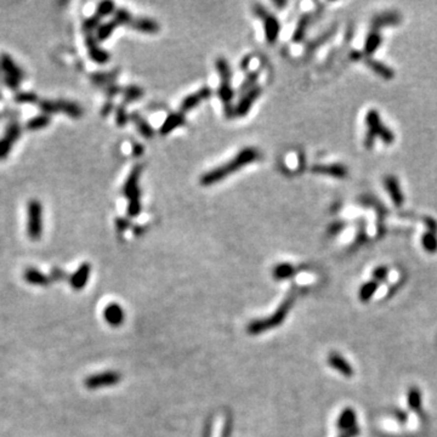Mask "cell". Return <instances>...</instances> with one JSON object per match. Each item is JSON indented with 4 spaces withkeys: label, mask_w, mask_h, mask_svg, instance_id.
Listing matches in <instances>:
<instances>
[{
    "label": "cell",
    "mask_w": 437,
    "mask_h": 437,
    "mask_svg": "<svg viewBox=\"0 0 437 437\" xmlns=\"http://www.w3.org/2000/svg\"><path fill=\"white\" fill-rule=\"evenodd\" d=\"M216 69H218V73L220 76V87H219V96L221 99L222 102L226 106L230 105L231 100L233 99V89L231 87V67H230L229 62L226 61V58H219L215 62Z\"/></svg>",
    "instance_id": "cell-6"
},
{
    "label": "cell",
    "mask_w": 437,
    "mask_h": 437,
    "mask_svg": "<svg viewBox=\"0 0 437 437\" xmlns=\"http://www.w3.org/2000/svg\"><path fill=\"white\" fill-rule=\"evenodd\" d=\"M115 2L112 1H101L99 5H97V9H96V16H99L100 19L102 17L108 16V15L112 14L115 11Z\"/></svg>",
    "instance_id": "cell-36"
},
{
    "label": "cell",
    "mask_w": 437,
    "mask_h": 437,
    "mask_svg": "<svg viewBox=\"0 0 437 437\" xmlns=\"http://www.w3.org/2000/svg\"><path fill=\"white\" fill-rule=\"evenodd\" d=\"M291 304H293V299H287L286 302L282 305L281 309H279L272 317L267 318V320H258V322L252 323V324L248 327L249 333L257 334V333L265 332V329H268V328L271 327H276V325L279 324V323L283 322L284 317H286L287 312H288L289 307L291 306Z\"/></svg>",
    "instance_id": "cell-9"
},
{
    "label": "cell",
    "mask_w": 437,
    "mask_h": 437,
    "mask_svg": "<svg viewBox=\"0 0 437 437\" xmlns=\"http://www.w3.org/2000/svg\"><path fill=\"white\" fill-rule=\"evenodd\" d=\"M185 123H186V119H185V115H183V113H181V112L172 113V115H169L167 118H165L164 123H163L162 126H160L159 133L162 134V135H168V134H170L172 131H174L175 129H177L179 126L183 125Z\"/></svg>",
    "instance_id": "cell-23"
},
{
    "label": "cell",
    "mask_w": 437,
    "mask_h": 437,
    "mask_svg": "<svg viewBox=\"0 0 437 437\" xmlns=\"http://www.w3.org/2000/svg\"><path fill=\"white\" fill-rule=\"evenodd\" d=\"M254 11L262 20L263 27H265V35L268 44H275L278 39L279 30H281V25H279L277 17L270 14L262 5H255Z\"/></svg>",
    "instance_id": "cell-8"
},
{
    "label": "cell",
    "mask_w": 437,
    "mask_h": 437,
    "mask_svg": "<svg viewBox=\"0 0 437 437\" xmlns=\"http://www.w3.org/2000/svg\"><path fill=\"white\" fill-rule=\"evenodd\" d=\"M103 317L108 324L118 327L124 320V311L118 304H111L103 311Z\"/></svg>",
    "instance_id": "cell-25"
},
{
    "label": "cell",
    "mask_w": 437,
    "mask_h": 437,
    "mask_svg": "<svg viewBox=\"0 0 437 437\" xmlns=\"http://www.w3.org/2000/svg\"><path fill=\"white\" fill-rule=\"evenodd\" d=\"M142 151H144V148H142L141 145H134V147H133V152H134V154H136V156H139V154L141 153Z\"/></svg>",
    "instance_id": "cell-48"
},
{
    "label": "cell",
    "mask_w": 437,
    "mask_h": 437,
    "mask_svg": "<svg viewBox=\"0 0 437 437\" xmlns=\"http://www.w3.org/2000/svg\"><path fill=\"white\" fill-rule=\"evenodd\" d=\"M367 64H368V67L374 72V73H377L378 76H380L381 78L390 80L395 77V72L392 71V68H390L389 66H386V64L382 63V62L373 60V58H368V60H367Z\"/></svg>",
    "instance_id": "cell-27"
},
{
    "label": "cell",
    "mask_w": 437,
    "mask_h": 437,
    "mask_svg": "<svg viewBox=\"0 0 437 437\" xmlns=\"http://www.w3.org/2000/svg\"><path fill=\"white\" fill-rule=\"evenodd\" d=\"M359 433H361V429H359L358 426H355V428L351 429V430L345 431V433H343L341 435H339V437H356L359 435Z\"/></svg>",
    "instance_id": "cell-45"
},
{
    "label": "cell",
    "mask_w": 437,
    "mask_h": 437,
    "mask_svg": "<svg viewBox=\"0 0 437 437\" xmlns=\"http://www.w3.org/2000/svg\"><path fill=\"white\" fill-rule=\"evenodd\" d=\"M294 275V267L289 263H279L273 270V276L276 279H287Z\"/></svg>",
    "instance_id": "cell-34"
},
{
    "label": "cell",
    "mask_w": 437,
    "mask_h": 437,
    "mask_svg": "<svg viewBox=\"0 0 437 437\" xmlns=\"http://www.w3.org/2000/svg\"><path fill=\"white\" fill-rule=\"evenodd\" d=\"M15 100H16V102L20 103H37V102L39 103L40 101L39 97H38L34 92H28V91L17 94L16 96H15Z\"/></svg>",
    "instance_id": "cell-40"
},
{
    "label": "cell",
    "mask_w": 437,
    "mask_h": 437,
    "mask_svg": "<svg viewBox=\"0 0 437 437\" xmlns=\"http://www.w3.org/2000/svg\"><path fill=\"white\" fill-rule=\"evenodd\" d=\"M378 288H379V283L376 281H368L364 284H362V287L359 288L358 291V298L362 302H368L369 300L374 296V294L377 293Z\"/></svg>",
    "instance_id": "cell-31"
},
{
    "label": "cell",
    "mask_w": 437,
    "mask_h": 437,
    "mask_svg": "<svg viewBox=\"0 0 437 437\" xmlns=\"http://www.w3.org/2000/svg\"><path fill=\"white\" fill-rule=\"evenodd\" d=\"M343 226H344V225H340V224H339V222H335V224L333 225L332 227H330V232H332V233H334V234L338 233V232L340 231L341 229H343Z\"/></svg>",
    "instance_id": "cell-47"
},
{
    "label": "cell",
    "mask_w": 437,
    "mask_h": 437,
    "mask_svg": "<svg viewBox=\"0 0 437 437\" xmlns=\"http://www.w3.org/2000/svg\"><path fill=\"white\" fill-rule=\"evenodd\" d=\"M394 417L396 418V420L400 424H406L408 421V414L402 409H395L394 410Z\"/></svg>",
    "instance_id": "cell-44"
},
{
    "label": "cell",
    "mask_w": 437,
    "mask_h": 437,
    "mask_svg": "<svg viewBox=\"0 0 437 437\" xmlns=\"http://www.w3.org/2000/svg\"><path fill=\"white\" fill-rule=\"evenodd\" d=\"M111 110H112V105H111V103H108V105H105L103 106V110H102V115L103 116H106V113H110L111 112Z\"/></svg>",
    "instance_id": "cell-49"
},
{
    "label": "cell",
    "mask_w": 437,
    "mask_h": 437,
    "mask_svg": "<svg viewBox=\"0 0 437 437\" xmlns=\"http://www.w3.org/2000/svg\"><path fill=\"white\" fill-rule=\"evenodd\" d=\"M133 29L138 30V32L146 33V34H156L159 32V25L156 21L151 19H145V17H140V19H133L131 22L129 23Z\"/></svg>",
    "instance_id": "cell-22"
},
{
    "label": "cell",
    "mask_w": 437,
    "mask_h": 437,
    "mask_svg": "<svg viewBox=\"0 0 437 437\" xmlns=\"http://www.w3.org/2000/svg\"><path fill=\"white\" fill-rule=\"evenodd\" d=\"M90 272H91V266L89 262H84L79 266L78 270L69 277V284L74 291H80L87 286L89 281Z\"/></svg>",
    "instance_id": "cell-18"
},
{
    "label": "cell",
    "mask_w": 437,
    "mask_h": 437,
    "mask_svg": "<svg viewBox=\"0 0 437 437\" xmlns=\"http://www.w3.org/2000/svg\"><path fill=\"white\" fill-rule=\"evenodd\" d=\"M0 71L4 73V77L14 78L19 80V82H22L23 78H25V73L21 69V67L17 66L14 58L10 55H7V54H1L0 55Z\"/></svg>",
    "instance_id": "cell-15"
},
{
    "label": "cell",
    "mask_w": 437,
    "mask_h": 437,
    "mask_svg": "<svg viewBox=\"0 0 437 437\" xmlns=\"http://www.w3.org/2000/svg\"><path fill=\"white\" fill-rule=\"evenodd\" d=\"M117 227L119 229V231H123V230H125L126 227H128V222L123 219H118L117 220Z\"/></svg>",
    "instance_id": "cell-46"
},
{
    "label": "cell",
    "mask_w": 437,
    "mask_h": 437,
    "mask_svg": "<svg viewBox=\"0 0 437 437\" xmlns=\"http://www.w3.org/2000/svg\"><path fill=\"white\" fill-rule=\"evenodd\" d=\"M211 95V90L210 87H203L198 90V91L193 92V94L188 95L186 99L182 100L180 105V112L181 113H187L190 111H192L193 108L197 107L198 105H201L203 101L208 100Z\"/></svg>",
    "instance_id": "cell-12"
},
{
    "label": "cell",
    "mask_w": 437,
    "mask_h": 437,
    "mask_svg": "<svg viewBox=\"0 0 437 437\" xmlns=\"http://www.w3.org/2000/svg\"><path fill=\"white\" fill-rule=\"evenodd\" d=\"M372 276H373V281L378 282V283H380V282H384L385 279L387 278V276H389V268L384 265L378 266V267H376L373 270Z\"/></svg>",
    "instance_id": "cell-41"
},
{
    "label": "cell",
    "mask_w": 437,
    "mask_h": 437,
    "mask_svg": "<svg viewBox=\"0 0 437 437\" xmlns=\"http://www.w3.org/2000/svg\"><path fill=\"white\" fill-rule=\"evenodd\" d=\"M130 119L134 124H135L136 128H138V130H139V133L141 134L144 138H146V139L153 138V135H154L153 129H152V126L149 125L148 121L145 120L144 118L139 115V113H131Z\"/></svg>",
    "instance_id": "cell-28"
},
{
    "label": "cell",
    "mask_w": 437,
    "mask_h": 437,
    "mask_svg": "<svg viewBox=\"0 0 437 437\" xmlns=\"http://www.w3.org/2000/svg\"><path fill=\"white\" fill-rule=\"evenodd\" d=\"M259 158H260V153H259L258 149L247 147V148L239 151L234 158L202 175L199 182H201L202 186H211L214 183H218Z\"/></svg>",
    "instance_id": "cell-1"
},
{
    "label": "cell",
    "mask_w": 437,
    "mask_h": 437,
    "mask_svg": "<svg viewBox=\"0 0 437 437\" xmlns=\"http://www.w3.org/2000/svg\"><path fill=\"white\" fill-rule=\"evenodd\" d=\"M421 245L429 254H435L437 252V234L433 232H425L421 237Z\"/></svg>",
    "instance_id": "cell-32"
},
{
    "label": "cell",
    "mask_w": 437,
    "mask_h": 437,
    "mask_svg": "<svg viewBox=\"0 0 437 437\" xmlns=\"http://www.w3.org/2000/svg\"><path fill=\"white\" fill-rule=\"evenodd\" d=\"M50 123H51V116L41 113V115H38L35 116V117L30 118V119L26 123V129L29 131H38L41 130V129L48 128Z\"/></svg>",
    "instance_id": "cell-29"
},
{
    "label": "cell",
    "mask_w": 437,
    "mask_h": 437,
    "mask_svg": "<svg viewBox=\"0 0 437 437\" xmlns=\"http://www.w3.org/2000/svg\"><path fill=\"white\" fill-rule=\"evenodd\" d=\"M131 15L125 9H119L116 12L115 17L108 22L102 23L96 30V39L99 41L107 40L113 34L115 29L123 25H129L131 22Z\"/></svg>",
    "instance_id": "cell-7"
},
{
    "label": "cell",
    "mask_w": 437,
    "mask_h": 437,
    "mask_svg": "<svg viewBox=\"0 0 437 437\" xmlns=\"http://www.w3.org/2000/svg\"><path fill=\"white\" fill-rule=\"evenodd\" d=\"M309 23H310L309 15H304V16L299 20V23H298V26H296V29H295V32H294V35H293L294 41L299 43V41L304 40L305 34H306V28H307V26H309Z\"/></svg>",
    "instance_id": "cell-33"
},
{
    "label": "cell",
    "mask_w": 437,
    "mask_h": 437,
    "mask_svg": "<svg viewBox=\"0 0 437 437\" xmlns=\"http://www.w3.org/2000/svg\"><path fill=\"white\" fill-rule=\"evenodd\" d=\"M355 426H357V415L352 408L348 407L340 413L337 420V428L343 433L351 430Z\"/></svg>",
    "instance_id": "cell-21"
},
{
    "label": "cell",
    "mask_w": 437,
    "mask_h": 437,
    "mask_svg": "<svg viewBox=\"0 0 437 437\" xmlns=\"http://www.w3.org/2000/svg\"><path fill=\"white\" fill-rule=\"evenodd\" d=\"M120 381V374L116 372H105V373L94 374L84 380V385L90 390H96L100 387L112 386Z\"/></svg>",
    "instance_id": "cell-11"
},
{
    "label": "cell",
    "mask_w": 437,
    "mask_h": 437,
    "mask_svg": "<svg viewBox=\"0 0 437 437\" xmlns=\"http://www.w3.org/2000/svg\"><path fill=\"white\" fill-rule=\"evenodd\" d=\"M44 211L43 204L38 199H30L27 204V230L28 238L39 240L44 231Z\"/></svg>",
    "instance_id": "cell-4"
},
{
    "label": "cell",
    "mask_w": 437,
    "mask_h": 437,
    "mask_svg": "<svg viewBox=\"0 0 437 437\" xmlns=\"http://www.w3.org/2000/svg\"><path fill=\"white\" fill-rule=\"evenodd\" d=\"M144 91L139 87H129L124 90V96H125L126 102H133V101L139 100L142 96Z\"/></svg>",
    "instance_id": "cell-38"
},
{
    "label": "cell",
    "mask_w": 437,
    "mask_h": 437,
    "mask_svg": "<svg viewBox=\"0 0 437 437\" xmlns=\"http://www.w3.org/2000/svg\"><path fill=\"white\" fill-rule=\"evenodd\" d=\"M312 173L315 174L327 175L335 179H345L348 177V168L343 164H316L312 167Z\"/></svg>",
    "instance_id": "cell-17"
},
{
    "label": "cell",
    "mask_w": 437,
    "mask_h": 437,
    "mask_svg": "<svg viewBox=\"0 0 437 437\" xmlns=\"http://www.w3.org/2000/svg\"><path fill=\"white\" fill-rule=\"evenodd\" d=\"M258 78H259L258 72H250V73L247 76V78L244 79V82L240 84L239 91L242 92V94H245V92H248L249 90H252L253 87H257Z\"/></svg>",
    "instance_id": "cell-35"
},
{
    "label": "cell",
    "mask_w": 437,
    "mask_h": 437,
    "mask_svg": "<svg viewBox=\"0 0 437 437\" xmlns=\"http://www.w3.org/2000/svg\"><path fill=\"white\" fill-rule=\"evenodd\" d=\"M129 119H130V116L126 113L125 107L124 106H119L117 108V111H116V123L119 126H124L128 123Z\"/></svg>",
    "instance_id": "cell-42"
},
{
    "label": "cell",
    "mask_w": 437,
    "mask_h": 437,
    "mask_svg": "<svg viewBox=\"0 0 437 437\" xmlns=\"http://www.w3.org/2000/svg\"><path fill=\"white\" fill-rule=\"evenodd\" d=\"M100 22H101L100 17L94 15V16L89 17V19L84 21V23H83V29H84L85 33H92L94 30H97V28L100 27Z\"/></svg>",
    "instance_id": "cell-37"
},
{
    "label": "cell",
    "mask_w": 437,
    "mask_h": 437,
    "mask_svg": "<svg viewBox=\"0 0 437 437\" xmlns=\"http://www.w3.org/2000/svg\"><path fill=\"white\" fill-rule=\"evenodd\" d=\"M23 278L28 284L37 287H48L51 283L50 277L35 267L26 268L23 272Z\"/></svg>",
    "instance_id": "cell-20"
},
{
    "label": "cell",
    "mask_w": 437,
    "mask_h": 437,
    "mask_svg": "<svg viewBox=\"0 0 437 437\" xmlns=\"http://www.w3.org/2000/svg\"><path fill=\"white\" fill-rule=\"evenodd\" d=\"M142 165L138 164L133 168V170L129 174L128 179L124 185V196L129 199L128 205V215L130 218H136L141 213V191H140V177L142 174Z\"/></svg>",
    "instance_id": "cell-3"
},
{
    "label": "cell",
    "mask_w": 437,
    "mask_h": 437,
    "mask_svg": "<svg viewBox=\"0 0 437 437\" xmlns=\"http://www.w3.org/2000/svg\"><path fill=\"white\" fill-rule=\"evenodd\" d=\"M85 41H87V53L90 58L96 63H106L110 61V54L100 48L99 40L96 39V35H92V33H85Z\"/></svg>",
    "instance_id": "cell-13"
},
{
    "label": "cell",
    "mask_w": 437,
    "mask_h": 437,
    "mask_svg": "<svg viewBox=\"0 0 437 437\" xmlns=\"http://www.w3.org/2000/svg\"><path fill=\"white\" fill-rule=\"evenodd\" d=\"M0 72H1V71H0Z\"/></svg>",
    "instance_id": "cell-51"
},
{
    "label": "cell",
    "mask_w": 437,
    "mask_h": 437,
    "mask_svg": "<svg viewBox=\"0 0 437 437\" xmlns=\"http://www.w3.org/2000/svg\"><path fill=\"white\" fill-rule=\"evenodd\" d=\"M407 403L409 406L410 410L415 412L417 414H421V410H423V400H421L420 390L417 386H412L408 389Z\"/></svg>",
    "instance_id": "cell-26"
},
{
    "label": "cell",
    "mask_w": 437,
    "mask_h": 437,
    "mask_svg": "<svg viewBox=\"0 0 437 437\" xmlns=\"http://www.w3.org/2000/svg\"><path fill=\"white\" fill-rule=\"evenodd\" d=\"M39 108L45 115H55V113H64L68 117L78 119L83 116V108L78 103L69 100H40Z\"/></svg>",
    "instance_id": "cell-5"
},
{
    "label": "cell",
    "mask_w": 437,
    "mask_h": 437,
    "mask_svg": "<svg viewBox=\"0 0 437 437\" xmlns=\"http://www.w3.org/2000/svg\"><path fill=\"white\" fill-rule=\"evenodd\" d=\"M367 134L364 138V146L372 148L377 138H379L385 145H391L395 141V134L391 129L384 125L380 115L376 110H371L366 115Z\"/></svg>",
    "instance_id": "cell-2"
},
{
    "label": "cell",
    "mask_w": 437,
    "mask_h": 437,
    "mask_svg": "<svg viewBox=\"0 0 437 437\" xmlns=\"http://www.w3.org/2000/svg\"><path fill=\"white\" fill-rule=\"evenodd\" d=\"M384 187L386 190V192L389 193L390 198H391L392 203L395 204V206H401L405 202V196H403L402 188H401L400 182L394 175H387L384 179Z\"/></svg>",
    "instance_id": "cell-16"
},
{
    "label": "cell",
    "mask_w": 437,
    "mask_h": 437,
    "mask_svg": "<svg viewBox=\"0 0 437 437\" xmlns=\"http://www.w3.org/2000/svg\"><path fill=\"white\" fill-rule=\"evenodd\" d=\"M401 15L396 11H387L382 12L376 16L372 21V27L374 30H378L379 28L385 27V26H394L400 23Z\"/></svg>",
    "instance_id": "cell-24"
},
{
    "label": "cell",
    "mask_w": 437,
    "mask_h": 437,
    "mask_svg": "<svg viewBox=\"0 0 437 437\" xmlns=\"http://www.w3.org/2000/svg\"><path fill=\"white\" fill-rule=\"evenodd\" d=\"M328 364L330 367L335 369V371L339 372L340 374H343L344 377H352L353 376V368L345 358L343 357L341 355H339L337 352H333L328 356Z\"/></svg>",
    "instance_id": "cell-19"
},
{
    "label": "cell",
    "mask_w": 437,
    "mask_h": 437,
    "mask_svg": "<svg viewBox=\"0 0 437 437\" xmlns=\"http://www.w3.org/2000/svg\"><path fill=\"white\" fill-rule=\"evenodd\" d=\"M116 78V72H112V73H97V74H92L91 79L95 84H99V85H106V84H110L113 79Z\"/></svg>",
    "instance_id": "cell-39"
},
{
    "label": "cell",
    "mask_w": 437,
    "mask_h": 437,
    "mask_svg": "<svg viewBox=\"0 0 437 437\" xmlns=\"http://www.w3.org/2000/svg\"><path fill=\"white\" fill-rule=\"evenodd\" d=\"M21 133H22V128L16 121H12L7 125L4 135L0 139V160L7 158L15 144L20 140Z\"/></svg>",
    "instance_id": "cell-10"
},
{
    "label": "cell",
    "mask_w": 437,
    "mask_h": 437,
    "mask_svg": "<svg viewBox=\"0 0 437 437\" xmlns=\"http://www.w3.org/2000/svg\"><path fill=\"white\" fill-rule=\"evenodd\" d=\"M381 35H380V33L378 30H373V32L369 33L366 41H364V54L368 56L373 55L378 49H379V46L381 45Z\"/></svg>",
    "instance_id": "cell-30"
},
{
    "label": "cell",
    "mask_w": 437,
    "mask_h": 437,
    "mask_svg": "<svg viewBox=\"0 0 437 437\" xmlns=\"http://www.w3.org/2000/svg\"><path fill=\"white\" fill-rule=\"evenodd\" d=\"M261 92H262V89H261L260 87H258V85L255 87H253L252 90H249L248 92H245V94L240 97V100L238 101L236 107H234L236 116H238V117H244V116L249 112L250 108L253 107V105H254V103L257 102V100L260 97Z\"/></svg>",
    "instance_id": "cell-14"
},
{
    "label": "cell",
    "mask_w": 437,
    "mask_h": 437,
    "mask_svg": "<svg viewBox=\"0 0 437 437\" xmlns=\"http://www.w3.org/2000/svg\"><path fill=\"white\" fill-rule=\"evenodd\" d=\"M66 278V273L64 271H62L61 268H53L50 272V279L51 282H58V281H62V279Z\"/></svg>",
    "instance_id": "cell-43"
},
{
    "label": "cell",
    "mask_w": 437,
    "mask_h": 437,
    "mask_svg": "<svg viewBox=\"0 0 437 437\" xmlns=\"http://www.w3.org/2000/svg\"><path fill=\"white\" fill-rule=\"evenodd\" d=\"M249 60H250V58H244V61H243V62H242V69H243V68H244V69H245V68H247V67H248V63H249Z\"/></svg>",
    "instance_id": "cell-50"
}]
</instances>
